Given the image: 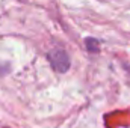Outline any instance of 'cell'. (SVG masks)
<instances>
[{
	"label": "cell",
	"instance_id": "cell-1",
	"mask_svg": "<svg viewBox=\"0 0 130 128\" xmlns=\"http://www.w3.org/2000/svg\"><path fill=\"white\" fill-rule=\"evenodd\" d=\"M48 59L53 65V68L59 72H65L70 66V60H68V56L64 50H56L53 53L48 54Z\"/></svg>",
	"mask_w": 130,
	"mask_h": 128
}]
</instances>
